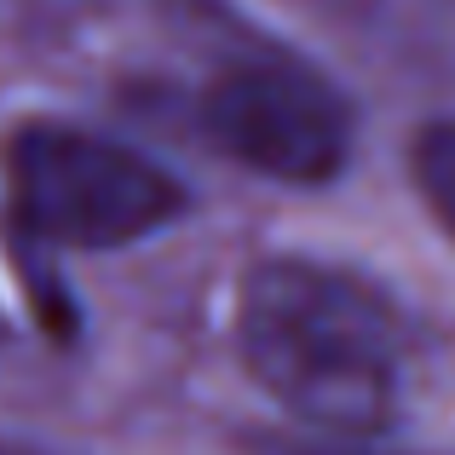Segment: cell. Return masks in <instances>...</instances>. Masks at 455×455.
<instances>
[{
  "mask_svg": "<svg viewBox=\"0 0 455 455\" xmlns=\"http://www.w3.org/2000/svg\"><path fill=\"white\" fill-rule=\"evenodd\" d=\"M243 363L294 421L340 444L392 421L403 323L375 283L317 259H259L236 300Z\"/></svg>",
  "mask_w": 455,
  "mask_h": 455,
  "instance_id": "1",
  "label": "cell"
},
{
  "mask_svg": "<svg viewBox=\"0 0 455 455\" xmlns=\"http://www.w3.org/2000/svg\"><path fill=\"white\" fill-rule=\"evenodd\" d=\"M6 196L12 220L52 248H122L185 208L150 156L64 122H35L6 145Z\"/></svg>",
  "mask_w": 455,
  "mask_h": 455,
  "instance_id": "2",
  "label": "cell"
},
{
  "mask_svg": "<svg viewBox=\"0 0 455 455\" xmlns=\"http://www.w3.org/2000/svg\"><path fill=\"white\" fill-rule=\"evenodd\" d=\"M196 122L213 150L283 185H329L352 150V110L334 81L271 41L208 69L196 87Z\"/></svg>",
  "mask_w": 455,
  "mask_h": 455,
  "instance_id": "3",
  "label": "cell"
},
{
  "mask_svg": "<svg viewBox=\"0 0 455 455\" xmlns=\"http://www.w3.org/2000/svg\"><path fill=\"white\" fill-rule=\"evenodd\" d=\"M415 185L433 213L455 231V122H433L415 139Z\"/></svg>",
  "mask_w": 455,
  "mask_h": 455,
  "instance_id": "4",
  "label": "cell"
},
{
  "mask_svg": "<svg viewBox=\"0 0 455 455\" xmlns=\"http://www.w3.org/2000/svg\"><path fill=\"white\" fill-rule=\"evenodd\" d=\"M277 455H363V450H346V444H334V450L329 444H283Z\"/></svg>",
  "mask_w": 455,
  "mask_h": 455,
  "instance_id": "5",
  "label": "cell"
}]
</instances>
